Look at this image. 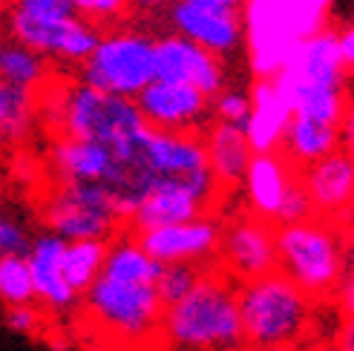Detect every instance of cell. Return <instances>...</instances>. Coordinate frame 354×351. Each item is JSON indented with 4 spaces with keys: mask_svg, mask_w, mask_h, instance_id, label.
I'll list each match as a JSON object with an SVG mask.
<instances>
[{
    "mask_svg": "<svg viewBox=\"0 0 354 351\" xmlns=\"http://www.w3.org/2000/svg\"><path fill=\"white\" fill-rule=\"evenodd\" d=\"M162 262L153 259L138 239L124 227L107 245V259L95 283L81 294L84 320L93 331L118 348L158 345L165 303L158 296Z\"/></svg>",
    "mask_w": 354,
    "mask_h": 351,
    "instance_id": "1",
    "label": "cell"
},
{
    "mask_svg": "<svg viewBox=\"0 0 354 351\" xmlns=\"http://www.w3.org/2000/svg\"><path fill=\"white\" fill-rule=\"evenodd\" d=\"M158 345L165 351H239L245 345V331L236 279L219 265H207L190 294L165 305Z\"/></svg>",
    "mask_w": 354,
    "mask_h": 351,
    "instance_id": "2",
    "label": "cell"
},
{
    "mask_svg": "<svg viewBox=\"0 0 354 351\" xmlns=\"http://www.w3.org/2000/svg\"><path fill=\"white\" fill-rule=\"evenodd\" d=\"M274 81L291 104L294 115L340 124L348 101V73L340 58L337 29L326 23L306 41H299Z\"/></svg>",
    "mask_w": 354,
    "mask_h": 351,
    "instance_id": "3",
    "label": "cell"
},
{
    "mask_svg": "<svg viewBox=\"0 0 354 351\" xmlns=\"http://www.w3.org/2000/svg\"><path fill=\"white\" fill-rule=\"evenodd\" d=\"M277 271L328 303L348 271V225L326 216L277 225Z\"/></svg>",
    "mask_w": 354,
    "mask_h": 351,
    "instance_id": "4",
    "label": "cell"
},
{
    "mask_svg": "<svg viewBox=\"0 0 354 351\" xmlns=\"http://www.w3.org/2000/svg\"><path fill=\"white\" fill-rule=\"evenodd\" d=\"M236 300L245 343L294 348L306 343L317 308L323 305L282 271L236 283Z\"/></svg>",
    "mask_w": 354,
    "mask_h": 351,
    "instance_id": "5",
    "label": "cell"
},
{
    "mask_svg": "<svg viewBox=\"0 0 354 351\" xmlns=\"http://www.w3.org/2000/svg\"><path fill=\"white\" fill-rule=\"evenodd\" d=\"M331 0H245L242 32L254 78H274L299 41L328 23Z\"/></svg>",
    "mask_w": 354,
    "mask_h": 351,
    "instance_id": "6",
    "label": "cell"
},
{
    "mask_svg": "<svg viewBox=\"0 0 354 351\" xmlns=\"http://www.w3.org/2000/svg\"><path fill=\"white\" fill-rule=\"evenodd\" d=\"M55 124L58 135L90 138L113 150L130 144L147 127L136 98L104 93L84 81L66 84L55 98Z\"/></svg>",
    "mask_w": 354,
    "mask_h": 351,
    "instance_id": "7",
    "label": "cell"
},
{
    "mask_svg": "<svg viewBox=\"0 0 354 351\" xmlns=\"http://www.w3.org/2000/svg\"><path fill=\"white\" fill-rule=\"evenodd\" d=\"M153 44V35L130 26L101 32L95 52L81 64V81L104 93L136 98L156 78Z\"/></svg>",
    "mask_w": 354,
    "mask_h": 351,
    "instance_id": "8",
    "label": "cell"
},
{
    "mask_svg": "<svg viewBox=\"0 0 354 351\" xmlns=\"http://www.w3.org/2000/svg\"><path fill=\"white\" fill-rule=\"evenodd\" d=\"M41 219L66 242L104 239L110 242L124 227L113 193L101 182H55L41 207Z\"/></svg>",
    "mask_w": 354,
    "mask_h": 351,
    "instance_id": "9",
    "label": "cell"
},
{
    "mask_svg": "<svg viewBox=\"0 0 354 351\" xmlns=\"http://www.w3.org/2000/svg\"><path fill=\"white\" fill-rule=\"evenodd\" d=\"M216 259L236 283L277 271V225L251 210L234 214L222 225Z\"/></svg>",
    "mask_w": 354,
    "mask_h": 351,
    "instance_id": "10",
    "label": "cell"
},
{
    "mask_svg": "<svg viewBox=\"0 0 354 351\" xmlns=\"http://www.w3.org/2000/svg\"><path fill=\"white\" fill-rule=\"evenodd\" d=\"M153 69L158 81L173 84H190L202 90L207 98H214L219 90H225V64L219 55L207 52L205 46L193 44L179 32L158 35L153 44Z\"/></svg>",
    "mask_w": 354,
    "mask_h": 351,
    "instance_id": "11",
    "label": "cell"
},
{
    "mask_svg": "<svg viewBox=\"0 0 354 351\" xmlns=\"http://www.w3.org/2000/svg\"><path fill=\"white\" fill-rule=\"evenodd\" d=\"M133 236L138 239L141 248L153 259L162 262V265H167V262L210 265V259H216V251H219L222 222L205 214V216L187 219V222H173V225L147 227V231H136Z\"/></svg>",
    "mask_w": 354,
    "mask_h": 351,
    "instance_id": "12",
    "label": "cell"
},
{
    "mask_svg": "<svg viewBox=\"0 0 354 351\" xmlns=\"http://www.w3.org/2000/svg\"><path fill=\"white\" fill-rule=\"evenodd\" d=\"M141 115L156 130L199 133L210 118V98L190 84H173L153 78L136 95Z\"/></svg>",
    "mask_w": 354,
    "mask_h": 351,
    "instance_id": "13",
    "label": "cell"
},
{
    "mask_svg": "<svg viewBox=\"0 0 354 351\" xmlns=\"http://www.w3.org/2000/svg\"><path fill=\"white\" fill-rule=\"evenodd\" d=\"M167 15V23L173 32L185 35L193 44L205 46L222 61L242 46V12H225V9H210L193 0H173Z\"/></svg>",
    "mask_w": 354,
    "mask_h": 351,
    "instance_id": "14",
    "label": "cell"
},
{
    "mask_svg": "<svg viewBox=\"0 0 354 351\" xmlns=\"http://www.w3.org/2000/svg\"><path fill=\"white\" fill-rule=\"evenodd\" d=\"M299 179L311 199L314 216L348 225V205L354 193V155L334 150L299 170Z\"/></svg>",
    "mask_w": 354,
    "mask_h": 351,
    "instance_id": "15",
    "label": "cell"
},
{
    "mask_svg": "<svg viewBox=\"0 0 354 351\" xmlns=\"http://www.w3.org/2000/svg\"><path fill=\"white\" fill-rule=\"evenodd\" d=\"M216 205V199H210L207 193L196 190L193 184L185 182H162L156 184L141 205L136 207V214L127 219V231H147V227L158 225H173V222H187L210 214Z\"/></svg>",
    "mask_w": 354,
    "mask_h": 351,
    "instance_id": "16",
    "label": "cell"
},
{
    "mask_svg": "<svg viewBox=\"0 0 354 351\" xmlns=\"http://www.w3.org/2000/svg\"><path fill=\"white\" fill-rule=\"evenodd\" d=\"M64 248H66V239L46 231V234H41L38 239H35L29 245V251H26L32 288H35V303H41L49 311H69L81 300V296L66 285Z\"/></svg>",
    "mask_w": 354,
    "mask_h": 351,
    "instance_id": "17",
    "label": "cell"
},
{
    "mask_svg": "<svg viewBox=\"0 0 354 351\" xmlns=\"http://www.w3.org/2000/svg\"><path fill=\"white\" fill-rule=\"evenodd\" d=\"M297 176H299V170L279 150L254 153L251 162H248L245 176H242L248 210L277 225V214L282 207V199H286V193L294 184Z\"/></svg>",
    "mask_w": 354,
    "mask_h": 351,
    "instance_id": "18",
    "label": "cell"
},
{
    "mask_svg": "<svg viewBox=\"0 0 354 351\" xmlns=\"http://www.w3.org/2000/svg\"><path fill=\"white\" fill-rule=\"evenodd\" d=\"M251 110L245 118V138L254 153H274L282 147V138L291 124V104L279 93L274 78H254L251 84Z\"/></svg>",
    "mask_w": 354,
    "mask_h": 351,
    "instance_id": "19",
    "label": "cell"
},
{
    "mask_svg": "<svg viewBox=\"0 0 354 351\" xmlns=\"http://www.w3.org/2000/svg\"><path fill=\"white\" fill-rule=\"evenodd\" d=\"M115 170V150L90 138L58 135L52 144L55 182H101L107 184Z\"/></svg>",
    "mask_w": 354,
    "mask_h": 351,
    "instance_id": "20",
    "label": "cell"
},
{
    "mask_svg": "<svg viewBox=\"0 0 354 351\" xmlns=\"http://www.w3.org/2000/svg\"><path fill=\"white\" fill-rule=\"evenodd\" d=\"M205 142V153H207V164L214 170L219 187L227 193L242 184V176L251 162V144L245 138V130L236 124H227V121H214L207 124L202 133Z\"/></svg>",
    "mask_w": 354,
    "mask_h": 351,
    "instance_id": "21",
    "label": "cell"
},
{
    "mask_svg": "<svg viewBox=\"0 0 354 351\" xmlns=\"http://www.w3.org/2000/svg\"><path fill=\"white\" fill-rule=\"evenodd\" d=\"M340 150V124H328V121H317L306 115H291V124L282 138L279 153L303 170L306 164L323 159V155Z\"/></svg>",
    "mask_w": 354,
    "mask_h": 351,
    "instance_id": "22",
    "label": "cell"
},
{
    "mask_svg": "<svg viewBox=\"0 0 354 351\" xmlns=\"http://www.w3.org/2000/svg\"><path fill=\"white\" fill-rule=\"evenodd\" d=\"M0 81L41 93L49 81L46 58L15 38L0 41Z\"/></svg>",
    "mask_w": 354,
    "mask_h": 351,
    "instance_id": "23",
    "label": "cell"
},
{
    "mask_svg": "<svg viewBox=\"0 0 354 351\" xmlns=\"http://www.w3.org/2000/svg\"><path fill=\"white\" fill-rule=\"evenodd\" d=\"M107 245L104 239H75L66 242L64 248V276L66 285L73 288L78 296L95 283V276L104 268L107 259Z\"/></svg>",
    "mask_w": 354,
    "mask_h": 351,
    "instance_id": "24",
    "label": "cell"
},
{
    "mask_svg": "<svg viewBox=\"0 0 354 351\" xmlns=\"http://www.w3.org/2000/svg\"><path fill=\"white\" fill-rule=\"evenodd\" d=\"M3 110H6V142H24L38 113V90L3 84Z\"/></svg>",
    "mask_w": 354,
    "mask_h": 351,
    "instance_id": "25",
    "label": "cell"
},
{
    "mask_svg": "<svg viewBox=\"0 0 354 351\" xmlns=\"http://www.w3.org/2000/svg\"><path fill=\"white\" fill-rule=\"evenodd\" d=\"M0 303L3 305L35 303L26 254H0Z\"/></svg>",
    "mask_w": 354,
    "mask_h": 351,
    "instance_id": "26",
    "label": "cell"
},
{
    "mask_svg": "<svg viewBox=\"0 0 354 351\" xmlns=\"http://www.w3.org/2000/svg\"><path fill=\"white\" fill-rule=\"evenodd\" d=\"M207 265H196V262H167L162 265V274H158V296L162 303L170 305L176 300H182L185 294H190V288L199 283V276Z\"/></svg>",
    "mask_w": 354,
    "mask_h": 351,
    "instance_id": "27",
    "label": "cell"
},
{
    "mask_svg": "<svg viewBox=\"0 0 354 351\" xmlns=\"http://www.w3.org/2000/svg\"><path fill=\"white\" fill-rule=\"evenodd\" d=\"M73 6L78 17L95 23L101 32L124 26L133 17L130 0H73Z\"/></svg>",
    "mask_w": 354,
    "mask_h": 351,
    "instance_id": "28",
    "label": "cell"
},
{
    "mask_svg": "<svg viewBox=\"0 0 354 351\" xmlns=\"http://www.w3.org/2000/svg\"><path fill=\"white\" fill-rule=\"evenodd\" d=\"M248 110H251V98L242 90H219L214 98H210V115L216 121H227V124H236L242 127L245 118H248Z\"/></svg>",
    "mask_w": 354,
    "mask_h": 351,
    "instance_id": "29",
    "label": "cell"
},
{
    "mask_svg": "<svg viewBox=\"0 0 354 351\" xmlns=\"http://www.w3.org/2000/svg\"><path fill=\"white\" fill-rule=\"evenodd\" d=\"M308 216H314V207H311V199H308V193L303 187V179L297 176L294 184L286 193V199H282V207H279V214H277V225L303 222Z\"/></svg>",
    "mask_w": 354,
    "mask_h": 351,
    "instance_id": "30",
    "label": "cell"
},
{
    "mask_svg": "<svg viewBox=\"0 0 354 351\" xmlns=\"http://www.w3.org/2000/svg\"><path fill=\"white\" fill-rule=\"evenodd\" d=\"M6 325L15 331V334H38L41 325H44V314H41V308H35V303L9 305Z\"/></svg>",
    "mask_w": 354,
    "mask_h": 351,
    "instance_id": "31",
    "label": "cell"
},
{
    "mask_svg": "<svg viewBox=\"0 0 354 351\" xmlns=\"http://www.w3.org/2000/svg\"><path fill=\"white\" fill-rule=\"evenodd\" d=\"M29 245L32 239L21 225L0 216V254H26Z\"/></svg>",
    "mask_w": 354,
    "mask_h": 351,
    "instance_id": "32",
    "label": "cell"
},
{
    "mask_svg": "<svg viewBox=\"0 0 354 351\" xmlns=\"http://www.w3.org/2000/svg\"><path fill=\"white\" fill-rule=\"evenodd\" d=\"M331 300L337 303V311L343 320H354V271H346V276L340 279V285Z\"/></svg>",
    "mask_w": 354,
    "mask_h": 351,
    "instance_id": "33",
    "label": "cell"
},
{
    "mask_svg": "<svg viewBox=\"0 0 354 351\" xmlns=\"http://www.w3.org/2000/svg\"><path fill=\"white\" fill-rule=\"evenodd\" d=\"M340 150L354 155V98L351 95L346 101V110H343V118H340Z\"/></svg>",
    "mask_w": 354,
    "mask_h": 351,
    "instance_id": "34",
    "label": "cell"
},
{
    "mask_svg": "<svg viewBox=\"0 0 354 351\" xmlns=\"http://www.w3.org/2000/svg\"><path fill=\"white\" fill-rule=\"evenodd\" d=\"M337 46H340V58H343L346 73L354 75V23L337 29Z\"/></svg>",
    "mask_w": 354,
    "mask_h": 351,
    "instance_id": "35",
    "label": "cell"
},
{
    "mask_svg": "<svg viewBox=\"0 0 354 351\" xmlns=\"http://www.w3.org/2000/svg\"><path fill=\"white\" fill-rule=\"evenodd\" d=\"M173 0H130V9L133 15H150V17H158L170 9Z\"/></svg>",
    "mask_w": 354,
    "mask_h": 351,
    "instance_id": "36",
    "label": "cell"
},
{
    "mask_svg": "<svg viewBox=\"0 0 354 351\" xmlns=\"http://www.w3.org/2000/svg\"><path fill=\"white\" fill-rule=\"evenodd\" d=\"M337 345L343 351H354V320H343L337 331Z\"/></svg>",
    "mask_w": 354,
    "mask_h": 351,
    "instance_id": "37",
    "label": "cell"
},
{
    "mask_svg": "<svg viewBox=\"0 0 354 351\" xmlns=\"http://www.w3.org/2000/svg\"><path fill=\"white\" fill-rule=\"evenodd\" d=\"M193 3H202L210 9H225V12H242L245 0H193Z\"/></svg>",
    "mask_w": 354,
    "mask_h": 351,
    "instance_id": "38",
    "label": "cell"
},
{
    "mask_svg": "<svg viewBox=\"0 0 354 351\" xmlns=\"http://www.w3.org/2000/svg\"><path fill=\"white\" fill-rule=\"evenodd\" d=\"M297 351H343L340 345H337V340H314V343H303Z\"/></svg>",
    "mask_w": 354,
    "mask_h": 351,
    "instance_id": "39",
    "label": "cell"
},
{
    "mask_svg": "<svg viewBox=\"0 0 354 351\" xmlns=\"http://www.w3.org/2000/svg\"><path fill=\"white\" fill-rule=\"evenodd\" d=\"M239 351H297L294 345H257V343H245Z\"/></svg>",
    "mask_w": 354,
    "mask_h": 351,
    "instance_id": "40",
    "label": "cell"
},
{
    "mask_svg": "<svg viewBox=\"0 0 354 351\" xmlns=\"http://www.w3.org/2000/svg\"><path fill=\"white\" fill-rule=\"evenodd\" d=\"M6 144V110H3V81H0V147Z\"/></svg>",
    "mask_w": 354,
    "mask_h": 351,
    "instance_id": "41",
    "label": "cell"
},
{
    "mask_svg": "<svg viewBox=\"0 0 354 351\" xmlns=\"http://www.w3.org/2000/svg\"><path fill=\"white\" fill-rule=\"evenodd\" d=\"M348 262L354 268V225H348Z\"/></svg>",
    "mask_w": 354,
    "mask_h": 351,
    "instance_id": "42",
    "label": "cell"
},
{
    "mask_svg": "<svg viewBox=\"0 0 354 351\" xmlns=\"http://www.w3.org/2000/svg\"><path fill=\"white\" fill-rule=\"evenodd\" d=\"M12 3H17V0H0V9H9Z\"/></svg>",
    "mask_w": 354,
    "mask_h": 351,
    "instance_id": "43",
    "label": "cell"
},
{
    "mask_svg": "<svg viewBox=\"0 0 354 351\" xmlns=\"http://www.w3.org/2000/svg\"><path fill=\"white\" fill-rule=\"evenodd\" d=\"M348 214H354V193H351V205H348Z\"/></svg>",
    "mask_w": 354,
    "mask_h": 351,
    "instance_id": "44",
    "label": "cell"
}]
</instances>
